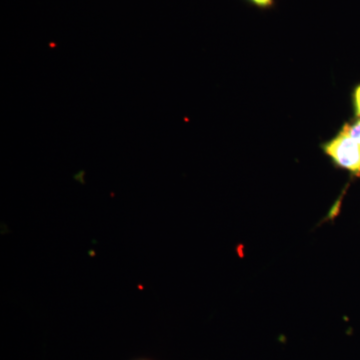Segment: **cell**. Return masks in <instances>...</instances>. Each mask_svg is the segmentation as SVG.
Listing matches in <instances>:
<instances>
[{"mask_svg":"<svg viewBox=\"0 0 360 360\" xmlns=\"http://www.w3.org/2000/svg\"><path fill=\"white\" fill-rule=\"evenodd\" d=\"M321 148L336 168L360 177V146L342 127L330 141L323 142Z\"/></svg>","mask_w":360,"mask_h":360,"instance_id":"cell-1","label":"cell"},{"mask_svg":"<svg viewBox=\"0 0 360 360\" xmlns=\"http://www.w3.org/2000/svg\"><path fill=\"white\" fill-rule=\"evenodd\" d=\"M246 1L250 2L251 6L260 9L271 8L276 4V0H246Z\"/></svg>","mask_w":360,"mask_h":360,"instance_id":"cell-4","label":"cell"},{"mask_svg":"<svg viewBox=\"0 0 360 360\" xmlns=\"http://www.w3.org/2000/svg\"><path fill=\"white\" fill-rule=\"evenodd\" d=\"M139 360H150V359H139Z\"/></svg>","mask_w":360,"mask_h":360,"instance_id":"cell-5","label":"cell"},{"mask_svg":"<svg viewBox=\"0 0 360 360\" xmlns=\"http://www.w3.org/2000/svg\"><path fill=\"white\" fill-rule=\"evenodd\" d=\"M352 101L355 117L360 118V84H357L352 90Z\"/></svg>","mask_w":360,"mask_h":360,"instance_id":"cell-3","label":"cell"},{"mask_svg":"<svg viewBox=\"0 0 360 360\" xmlns=\"http://www.w3.org/2000/svg\"><path fill=\"white\" fill-rule=\"evenodd\" d=\"M342 129L360 146V118H356L352 122H345Z\"/></svg>","mask_w":360,"mask_h":360,"instance_id":"cell-2","label":"cell"}]
</instances>
